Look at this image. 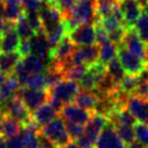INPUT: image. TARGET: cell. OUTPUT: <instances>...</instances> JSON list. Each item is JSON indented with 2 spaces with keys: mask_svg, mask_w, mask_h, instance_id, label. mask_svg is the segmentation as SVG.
Instances as JSON below:
<instances>
[{
  "mask_svg": "<svg viewBox=\"0 0 148 148\" xmlns=\"http://www.w3.org/2000/svg\"><path fill=\"white\" fill-rule=\"evenodd\" d=\"M134 132L137 143H139L144 147L148 146V125L140 122H136L134 124Z\"/></svg>",
  "mask_w": 148,
  "mask_h": 148,
  "instance_id": "37",
  "label": "cell"
},
{
  "mask_svg": "<svg viewBox=\"0 0 148 148\" xmlns=\"http://www.w3.org/2000/svg\"><path fill=\"white\" fill-rule=\"evenodd\" d=\"M66 34H68V32H66V27H65V24L63 21L60 24H58L57 26L51 28L50 31L46 32L47 39H48L51 50L66 36Z\"/></svg>",
  "mask_w": 148,
  "mask_h": 148,
  "instance_id": "24",
  "label": "cell"
},
{
  "mask_svg": "<svg viewBox=\"0 0 148 148\" xmlns=\"http://www.w3.org/2000/svg\"><path fill=\"white\" fill-rule=\"evenodd\" d=\"M71 60L73 64H85L90 66L99 61V46L94 44L75 48L71 56Z\"/></svg>",
  "mask_w": 148,
  "mask_h": 148,
  "instance_id": "10",
  "label": "cell"
},
{
  "mask_svg": "<svg viewBox=\"0 0 148 148\" xmlns=\"http://www.w3.org/2000/svg\"><path fill=\"white\" fill-rule=\"evenodd\" d=\"M24 87L35 88V89H46L48 90L47 87V81H46V74L45 72L36 74H31L28 76L26 84Z\"/></svg>",
  "mask_w": 148,
  "mask_h": 148,
  "instance_id": "34",
  "label": "cell"
},
{
  "mask_svg": "<svg viewBox=\"0 0 148 148\" xmlns=\"http://www.w3.org/2000/svg\"><path fill=\"white\" fill-rule=\"evenodd\" d=\"M38 14L42 21V31L45 33L50 31L51 28L57 26L63 21V15L50 2H45L42 5V9L38 11Z\"/></svg>",
  "mask_w": 148,
  "mask_h": 148,
  "instance_id": "12",
  "label": "cell"
},
{
  "mask_svg": "<svg viewBox=\"0 0 148 148\" xmlns=\"http://www.w3.org/2000/svg\"><path fill=\"white\" fill-rule=\"evenodd\" d=\"M22 64L29 74H36L45 72L48 66V62L34 55H28L22 58Z\"/></svg>",
  "mask_w": 148,
  "mask_h": 148,
  "instance_id": "23",
  "label": "cell"
},
{
  "mask_svg": "<svg viewBox=\"0 0 148 148\" xmlns=\"http://www.w3.org/2000/svg\"><path fill=\"white\" fill-rule=\"evenodd\" d=\"M118 59L124 69L125 73L129 75L138 76L145 69H147L146 62L140 58L131 53L124 47L118 46Z\"/></svg>",
  "mask_w": 148,
  "mask_h": 148,
  "instance_id": "5",
  "label": "cell"
},
{
  "mask_svg": "<svg viewBox=\"0 0 148 148\" xmlns=\"http://www.w3.org/2000/svg\"><path fill=\"white\" fill-rule=\"evenodd\" d=\"M112 1H114V2H119V1H121V0H112Z\"/></svg>",
  "mask_w": 148,
  "mask_h": 148,
  "instance_id": "54",
  "label": "cell"
},
{
  "mask_svg": "<svg viewBox=\"0 0 148 148\" xmlns=\"http://www.w3.org/2000/svg\"><path fill=\"white\" fill-rule=\"evenodd\" d=\"M75 45L74 42L70 39L69 36H65L57 46L51 50L50 52V61L55 64H60L62 62L66 61L71 58V56L75 50Z\"/></svg>",
  "mask_w": 148,
  "mask_h": 148,
  "instance_id": "17",
  "label": "cell"
},
{
  "mask_svg": "<svg viewBox=\"0 0 148 148\" xmlns=\"http://www.w3.org/2000/svg\"><path fill=\"white\" fill-rule=\"evenodd\" d=\"M5 3L3 2V0H0V18L3 16V13H5Z\"/></svg>",
  "mask_w": 148,
  "mask_h": 148,
  "instance_id": "46",
  "label": "cell"
},
{
  "mask_svg": "<svg viewBox=\"0 0 148 148\" xmlns=\"http://www.w3.org/2000/svg\"><path fill=\"white\" fill-rule=\"evenodd\" d=\"M118 45L112 42H107L99 46V61L107 64L109 61L114 59L118 56Z\"/></svg>",
  "mask_w": 148,
  "mask_h": 148,
  "instance_id": "27",
  "label": "cell"
},
{
  "mask_svg": "<svg viewBox=\"0 0 148 148\" xmlns=\"http://www.w3.org/2000/svg\"><path fill=\"white\" fill-rule=\"evenodd\" d=\"M72 18L76 23L94 24L98 20L96 12V0H77L72 12L68 15Z\"/></svg>",
  "mask_w": 148,
  "mask_h": 148,
  "instance_id": "3",
  "label": "cell"
},
{
  "mask_svg": "<svg viewBox=\"0 0 148 148\" xmlns=\"http://www.w3.org/2000/svg\"><path fill=\"white\" fill-rule=\"evenodd\" d=\"M107 123H108L107 116L102 114L100 112L94 111L92 112V116L87 121V123L85 124L83 136L87 140H89L92 145H96L98 137L101 134L102 130L105 129Z\"/></svg>",
  "mask_w": 148,
  "mask_h": 148,
  "instance_id": "7",
  "label": "cell"
},
{
  "mask_svg": "<svg viewBox=\"0 0 148 148\" xmlns=\"http://www.w3.org/2000/svg\"><path fill=\"white\" fill-rule=\"evenodd\" d=\"M0 148H5V140L2 136H0Z\"/></svg>",
  "mask_w": 148,
  "mask_h": 148,
  "instance_id": "50",
  "label": "cell"
},
{
  "mask_svg": "<svg viewBox=\"0 0 148 148\" xmlns=\"http://www.w3.org/2000/svg\"><path fill=\"white\" fill-rule=\"evenodd\" d=\"M61 148H81V147H79L76 143H72V142H70L69 144H66V145H64L63 147H61Z\"/></svg>",
  "mask_w": 148,
  "mask_h": 148,
  "instance_id": "47",
  "label": "cell"
},
{
  "mask_svg": "<svg viewBox=\"0 0 148 148\" xmlns=\"http://www.w3.org/2000/svg\"><path fill=\"white\" fill-rule=\"evenodd\" d=\"M21 42V38L15 31V27L5 32L1 35V51L2 52H13L18 51Z\"/></svg>",
  "mask_w": 148,
  "mask_h": 148,
  "instance_id": "22",
  "label": "cell"
},
{
  "mask_svg": "<svg viewBox=\"0 0 148 148\" xmlns=\"http://www.w3.org/2000/svg\"><path fill=\"white\" fill-rule=\"evenodd\" d=\"M24 15H25L26 20L28 21L29 25L35 31V33L42 31V21H40L38 12H26V13H24Z\"/></svg>",
  "mask_w": 148,
  "mask_h": 148,
  "instance_id": "40",
  "label": "cell"
},
{
  "mask_svg": "<svg viewBox=\"0 0 148 148\" xmlns=\"http://www.w3.org/2000/svg\"><path fill=\"white\" fill-rule=\"evenodd\" d=\"M15 31H16L18 35L20 36V38H21V40H28V39H31V38L34 36V34H35V31H34L32 28V26L29 25L28 21L26 20V18H25V15H23V16L15 23Z\"/></svg>",
  "mask_w": 148,
  "mask_h": 148,
  "instance_id": "31",
  "label": "cell"
},
{
  "mask_svg": "<svg viewBox=\"0 0 148 148\" xmlns=\"http://www.w3.org/2000/svg\"><path fill=\"white\" fill-rule=\"evenodd\" d=\"M29 46H31V55L36 56L49 63L51 49L47 39L46 33L42 29L35 33L34 36L29 39Z\"/></svg>",
  "mask_w": 148,
  "mask_h": 148,
  "instance_id": "13",
  "label": "cell"
},
{
  "mask_svg": "<svg viewBox=\"0 0 148 148\" xmlns=\"http://www.w3.org/2000/svg\"><path fill=\"white\" fill-rule=\"evenodd\" d=\"M137 85H138V76L126 74L121 81L119 89L122 92H124V94L132 95L135 89H136V87H137Z\"/></svg>",
  "mask_w": 148,
  "mask_h": 148,
  "instance_id": "35",
  "label": "cell"
},
{
  "mask_svg": "<svg viewBox=\"0 0 148 148\" xmlns=\"http://www.w3.org/2000/svg\"><path fill=\"white\" fill-rule=\"evenodd\" d=\"M45 1L42 0H22L21 5L24 10V13L26 12H38L42 9Z\"/></svg>",
  "mask_w": 148,
  "mask_h": 148,
  "instance_id": "38",
  "label": "cell"
},
{
  "mask_svg": "<svg viewBox=\"0 0 148 148\" xmlns=\"http://www.w3.org/2000/svg\"><path fill=\"white\" fill-rule=\"evenodd\" d=\"M24 15V10L21 5H5L3 18L8 22L16 23Z\"/></svg>",
  "mask_w": 148,
  "mask_h": 148,
  "instance_id": "32",
  "label": "cell"
},
{
  "mask_svg": "<svg viewBox=\"0 0 148 148\" xmlns=\"http://www.w3.org/2000/svg\"><path fill=\"white\" fill-rule=\"evenodd\" d=\"M0 51H1V36H0Z\"/></svg>",
  "mask_w": 148,
  "mask_h": 148,
  "instance_id": "53",
  "label": "cell"
},
{
  "mask_svg": "<svg viewBox=\"0 0 148 148\" xmlns=\"http://www.w3.org/2000/svg\"><path fill=\"white\" fill-rule=\"evenodd\" d=\"M5 113L0 111V136H1V131H2V123H3V119H5Z\"/></svg>",
  "mask_w": 148,
  "mask_h": 148,
  "instance_id": "48",
  "label": "cell"
},
{
  "mask_svg": "<svg viewBox=\"0 0 148 148\" xmlns=\"http://www.w3.org/2000/svg\"><path fill=\"white\" fill-rule=\"evenodd\" d=\"M133 28L137 33L139 38L148 46V13L143 10V13L140 14L138 20L135 22Z\"/></svg>",
  "mask_w": 148,
  "mask_h": 148,
  "instance_id": "30",
  "label": "cell"
},
{
  "mask_svg": "<svg viewBox=\"0 0 148 148\" xmlns=\"http://www.w3.org/2000/svg\"><path fill=\"white\" fill-rule=\"evenodd\" d=\"M106 69H107V73L110 76L111 79H113V82L120 86V83L122 79L124 77L125 75V71L123 69L122 64L120 63V61L118 58H114L111 61H109L106 64Z\"/></svg>",
  "mask_w": 148,
  "mask_h": 148,
  "instance_id": "25",
  "label": "cell"
},
{
  "mask_svg": "<svg viewBox=\"0 0 148 148\" xmlns=\"http://www.w3.org/2000/svg\"><path fill=\"white\" fill-rule=\"evenodd\" d=\"M5 77H7V75L0 72V85H1V84H2V82H3V81L5 79Z\"/></svg>",
  "mask_w": 148,
  "mask_h": 148,
  "instance_id": "51",
  "label": "cell"
},
{
  "mask_svg": "<svg viewBox=\"0 0 148 148\" xmlns=\"http://www.w3.org/2000/svg\"><path fill=\"white\" fill-rule=\"evenodd\" d=\"M68 36L75 46H88L96 42V28L95 24H81L79 27L70 33Z\"/></svg>",
  "mask_w": 148,
  "mask_h": 148,
  "instance_id": "11",
  "label": "cell"
},
{
  "mask_svg": "<svg viewBox=\"0 0 148 148\" xmlns=\"http://www.w3.org/2000/svg\"><path fill=\"white\" fill-rule=\"evenodd\" d=\"M22 0H3L5 5H20Z\"/></svg>",
  "mask_w": 148,
  "mask_h": 148,
  "instance_id": "45",
  "label": "cell"
},
{
  "mask_svg": "<svg viewBox=\"0 0 148 148\" xmlns=\"http://www.w3.org/2000/svg\"><path fill=\"white\" fill-rule=\"evenodd\" d=\"M139 2H140V3H142V5H146L148 3V0H139Z\"/></svg>",
  "mask_w": 148,
  "mask_h": 148,
  "instance_id": "52",
  "label": "cell"
},
{
  "mask_svg": "<svg viewBox=\"0 0 148 148\" xmlns=\"http://www.w3.org/2000/svg\"><path fill=\"white\" fill-rule=\"evenodd\" d=\"M21 130H22V124L20 122L14 120L11 116H5L2 123V131H1V135L3 138H10L20 134Z\"/></svg>",
  "mask_w": 148,
  "mask_h": 148,
  "instance_id": "26",
  "label": "cell"
},
{
  "mask_svg": "<svg viewBox=\"0 0 148 148\" xmlns=\"http://www.w3.org/2000/svg\"><path fill=\"white\" fill-rule=\"evenodd\" d=\"M99 101H100V95L96 90H79L74 99L75 105L90 112L96 111Z\"/></svg>",
  "mask_w": 148,
  "mask_h": 148,
  "instance_id": "18",
  "label": "cell"
},
{
  "mask_svg": "<svg viewBox=\"0 0 148 148\" xmlns=\"http://www.w3.org/2000/svg\"><path fill=\"white\" fill-rule=\"evenodd\" d=\"M65 126H66V131H68L71 139H74V140H76L79 137H81L84 133V125L82 124L65 122Z\"/></svg>",
  "mask_w": 148,
  "mask_h": 148,
  "instance_id": "39",
  "label": "cell"
},
{
  "mask_svg": "<svg viewBox=\"0 0 148 148\" xmlns=\"http://www.w3.org/2000/svg\"><path fill=\"white\" fill-rule=\"evenodd\" d=\"M95 148H125V144L116 134L114 126L108 122L99 135Z\"/></svg>",
  "mask_w": 148,
  "mask_h": 148,
  "instance_id": "15",
  "label": "cell"
},
{
  "mask_svg": "<svg viewBox=\"0 0 148 148\" xmlns=\"http://www.w3.org/2000/svg\"><path fill=\"white\" fill-rule=\"evenodd\" d=\"M60 114L62 119H64L66 122L85 125L92 116V112L71 102L62 107V109L60 110Z\"/></svg>",
  "mask_w": 148,
  "mask_h": 148,
  "instance_id": "14",
  "label": "cell"
},
{
  "mask_svg": "<svg viewBox=\"0 0 148 148\" xmlns=\"http://www.w3.org/2000/svg\"><path fill=\"white\" fill-rule=\"evenodd\" d=\"M18 51L20 52V55L22 56V58H24V57H26V56H28V55H31L29 39H28V40H21Z\"/></svg>",
  "mask_w": 148,
  "mask_h": 148,
  "instance_id": "43",
  "label": "cell"
},
{
  "mask_svg": "<svg viewBox=\"0 0 148 148\" xmlns=\"http://www.w3.org/2000/svg\"><path fill=\"white\" fill-rule=\"evenodd\" d=\"M40 133L50 142L55 148H61L71 142L69 133L66 131L63 119L57 116L55 120L44 125L40 129Z\"/></svg>",
  "mask_w": 148,
  "mask_h": 148,
  "instance_id": "2",
  "label": "cell"
},
{
  "mask_svg": "<svg viewBox=\"0 0 148 148\" xmlns=\"http://www.w3.org/2000/svg\"><path fill=\"white\" fill-rule=\"evenodd\" d=\"M116 134L119 135V137L122 139V142L126 144L127 146L131 144L135 143V132L134 129L131 125H114Z\"/></svg>",
  "mask_w": 148,
  "mask_h": 148,
  "instance_id": "33",
  "label": "cell"
},
{
  "mask_svg": "<svg viewBox=\"0 0 148 148\" xmlns=\"http://www.w3.org/2000/svg\"><path fill=\"white\" fill-rule=\"evenodd\" d=\"M119 9L126 28L133 27L143 13V5L139 0H121L119 1Z\"/></svg>",
  "mask_w": 148,
  "mask_h": 148,
  "instance_id": "9",
  "label": "cell"
},
{
  "mask_svg": "<svg viewBox=\"0 0 148 148\" xmlns=\"http://www.w3.org/2000/svg\"><path fill=\"white\" fill-rule=\"evenodd\" d=\"M120 46L124 47L126 50H129L131 53H133L136 57L140 58L142 60H146L147 45L139 38L137 33L135 32V29L133 27L126 28V31L124 33V37H123V40H122Z\"/></svg>",
  "mask_w": 148,
  "mask_h": 148,
  "instance_id": "8",
  "label": "cell"
},
{
  "mask_svg": "<svg viewBox=\"0 0 148 148\" xmlns=\"http://www.w3.org/2000/svg\"><path fill=\"white\" fill-rule=\"evenodd\" d=\"M58 112L59 111L53 108L50 103H44L40 107H38L36 110L33 111L31 113V116H32V120L36 122L39 126H44L52 120H55L58 116Z\"/></svg>",
  "mask_w": 148,
  "mask_h": 148,
  "instance_id": "20",
  "label": "cell"
},
{
  "mask_svg": "<svg viewBox=\"0 0 148 148\" xmlns=\"http://www.w3.org/2000/svg\"><path fill=\"white\" fill-rule=\"evenodd\" d=\"M126 109L135 120L148 125V100L131 95L126 101Z\"/></svg>",
  "mask_w": 148,
  "mask_h": 148,
  "instance_id": "16",
  "label": "cell"
},
{
  "mask_svg": "<svg viewBox=\"0 0 148 148\" xmlns=\"http://www.w3.org/2000/svg\"><path fill=\"white\" fill-rule=\"evenodd\" d=\"M77 0H51L50 3L53 5L61 12L63 18L70 15L73 8L75 7Z\"/></svg>",
  "mask_w": 148,
  "mask_h": 148,
  "instance_id": "36",
  "label": "cell"
},
{
  "mask_svg": "<svg viewBox=\"0 0 148 148\" xmlns=\"http://www.w3.org/2000/svg\"><path fill=\"white\" fill-rule=\"evenodd\" d=\"M81 87L76 82L70 79H61L59 83L48 89L50 105L58 111L62 109V107L66 103L74 101L76 95L79 92Z\"/></svg>",
  "mask_w": 148,
  "mask_h": 148,
  "instance_id": "1",
  "label": "cell"
},
{
  "mask_svg": "<svg viewBox=\"0 0 148 148\" xmlns=\"http://www.w3.org/2000/svg\"><path fill=\"white\" fill-rule=\"evenodd\" d=\"M145 148H148V146H146V147H145Z\"/></svg>",
  "mask_w": 148,
  "mask_h": 148,
  "instance_id": "55",
  "label": "cell"
},
{
  "mask_svg": "<svg viewBox=\"0 0 148 148\" xmlns=\"http://www.w3.org/2000/svg\"><path fill=\"white\" fill-rule=\"evenodd\" d=\"M5 18H0V36L3 34V31H5Z\"/></svg>",
  "mask_w": 148,
  "mask_h": 148,
  "instance_id": "44",
  "label": "cell"
},
{
  "mask_svg": "<svg viewBox=\"0 0 148 148\" xmlns=\"http://www.w3.org/2000/svg\"><path fill=\"white\" fill-rule=\"evenodd\" d=\"M22 60V56L18 51L0 52V72L5 75H12L15 66Z\"/></svg>",
  "mask_w": 148,
  "mask_h": 148,
  "instance_id": "21",
  "label": "cell"
},
{
  "mask_svg": "<svg viewBox=\"0 0 148 148\" xmlns=\"http://www.w3.org/2000/svg\"><path fill=\"white\" fill-rule=\"evenodd\" d=\"M132 95L148 100V81H140V79H138V85H137V87H136V89H135Z\"/></svg>",
  "mask_w": 148,
  "mask_h": 148,
  "instance_id": "41",
  "label": "cell"
},
{
  "mask_svg": "<svg viewBox=\"0 0 148 148\" xmlns=\"http://www.w3.org/2000/svg\"><path fill=\"white\" fill-rule=\"evenodd\" d=\"M5 148H26L22 135L18 134L13 137H10V138L7 139Z\"/></svg>",
  "mask_w": 148,
  "mask_h": 148,
  "instance_id": "42",
  "label": "cell"
},
{
  "mask_svg": "<svg viewBox=\"0 0 148 148\" xmlns=\"http://www.w3.org/2000/svg\"><path fill=\"white\" fill-rule=\"evenodd\" d=\"M16 96L23 101L31 113L49 100V92L46 89L21 87L16 92Z\"/></svg>",
  "mask_w": 148,
  "mask_h": 148,
  "instance_id": "4",
  "label": "cell"
},
{
  "mask_svg": "<svg viewBox=\"0 0 148 148\" xmlns=\"http://www.w3.org/2000/svg\"><path fill=\"white\" fill-rule=\"evenodd\" d=\"M119 5V2L112 0H96V12L98 18H108L113 13Z\"/></svg>",
  "mask_w": 148,
  "mask_h": 148,
  "instance_id": "28",
  "label": "cell"
},
{
  "mask_svg": "<svg viewBox=\"0 0 148 148\" xmlns=\"http://www.w3.org/2000/svg\"><path fill=\"white\" fill-rule=\"evenodd\" d=\"M127 148H144V146H142V145H140L139 143H137V142H135V143L129 145Z\"/></svg>",
  "mask_w": 148,
  "mask_h": 148,
  "instance_id": "49",
  "label": "cell"
},
{
  "mask_svg": "<svg viewBox=\"0 0 148 148\" xmlns=\"http://www.w3.org/2000/svg\"><path fill=\"white\" fill-rule=\"evenodd\" d=\"M20 83L14 75H10L2 82L0 85V111L5 102L10 100L11 98L16 96V92L20 89Z\"/></svg>",
  "mask_w": 148,
  "mask_h": 148,
  "instance_id": "19",
  "label": "cell"
},
{
  "mask_svg": "<svg viewBox=\"0 0 148 148\" xmlns=\"http://www.w3.org/2000/svg\"><path fill=\"white\" fill-rule=\"evenodd\" d=\"M1 112H3L5 116L13 118L14 120L20 122L22 125L26 124L32 120L29 110L18 96H14L5 102L1 109Z\"/></svg>",
  "mask_w": 148,
  "mask_h": 148,
  "instance_id": "6",
  "label": "cell"
},
{
  "mask_svg": "<svg viewBox=\"0 0 148 148\" xmlns=\"http://www.w3.org/2000/svg\"><path fill=\"white\" fill-rule=\"evenodd\" d=\"M88 66L85 64H72L70 65L68 69L63 71V79H70V81H74L77 82L81 81L85 73L87 72Z\"/></svg>",
  "mask_w": 148,
  "mask_h": 148,
  "instance_id": "29",
  "label": "cell"
}]
</instances>
